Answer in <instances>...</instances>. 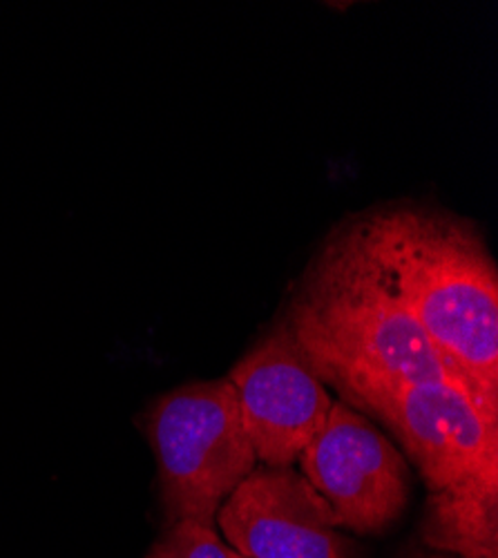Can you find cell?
Segmentation results:
<instances>
[{"label": "cell", "mask_w": 498, "mask_h": 558, "mask_svg": "<svg viewBox=\"0 0 498 558\" xmlns=\"http://www.w3.org/2000/svg\"><path fill=\"white\" fill-rule=\"evenodd\" d=\"M231 558H246V556H242V554H238L235 549H233V554H231Z\"/></svg>", "instance_id": "obj_11"}, {"label": "cell", "mask_w": 498, "mask_h": 558, "mask_svg": "<svg viewBox=\"0 0 498 558\" xmlns=\"http://www.w3.org/2000/svg\"><path fill=\"white\" fill-rule=\"evenodd\" d=\"M353 226L436 351L498 413V270L478 230L425 206Z\"/></svg>", "instance_id": "obj_2"}, {"label": "cell", "mask_w": 498, "mask_h": 558, "mask_svg": "<svg viewBox=\"0 0 498 558\" xmlns=\"http://www.w3.org/2000/svg\"><path fill=\"white\" fill-rule=\"evenodd\" d=\"M423 538L454 558H498V472L432 492Z\"/></svg>", "instance_id": "obj_8"}, {"label": "cell", "mask_w": 498, "mask_h": 558, "mask_svg": "<svg viewBox=\"0 0 498 558\" xmlns=\"http://www.w3.org/2000/svg\"><path fill=\"white\" fill-rule=\"evenodd\" d=\"M297 462L302 476L329 502L338 527L376 534L402 514L410 498L402 453L344 400L333 402L325 427Z\"/></svg>", "instance_id": "obj_5"}, {"label": "cell", "mask_w": 498, "mask_h": 558, "mask_svg": "<svg viewBox=\"0 0 498 558\" xmlns=\"http://www.w3.org/2000/svg\"><path fill=\"white\" fill-rule=\"evenodd\" d=\"M161 496L174 521L212 527L221 505L257 470L229 378L177 387L148 413Z\"/></svg>", "instance_id": "obj_3"}, {"label": "cell", "mask_w": 498, "mask_h": 558, "mask_svg": "<svg viewBox=\"0 0 498 558\" xmlns=\"http://www.w3.org/2000/svg\"><path fill=\"white\" fill-rule=\"evenodd\" d=\"M246 558H349L329 502L291 468H257L217 514Z\"/></svg>", "instance_id": "obj_7"}, {"label": "cell", "mask_w": 498, "mask_h": 558, "mask_svg": "<svg viewBox=\"0 0 498 558\" xmlns=\"http://www.w3.org/2000/svg\"><path fill=\"white\" fill-rule=\"evenodd\" d=\"M380 421L412 456L429 492L498 472V417L463 387L404 383L372 387L344 400Z\"/></svg>", "instance_id": "obj_4"}, {"label": "cell", "mask_w": 498, "mask_h": 558, "mask_svg": "<svg viewBox=\"0 0 498 558\" xmlns=\"http://www.w3.org/2000/svg\"><path fill=\"white\" fill-rule=\"evenodd\" d=\"M217 532L195 521H174L170 532L155 545L148 558H231Z\"/></svg>", "instance_id": "obj_9"}, {"label": "cell", "mask_w": 498, "mask_h": 558, "mask_svg": "<svg viewBox=\"0 0 498 558\" xmlns=\"http://www.w3.org/2000/svg\"><path fill=\"white\" fill-rule=\"evenodd\" d=\"M418 558H454V556H418Z\"/></svg>", "instance_id": "obj_10"}, {"label": "cell", "mask_w": 498, "mask_h": 558, "mask_svg": "<svg viewBox=\"0 0 498 558\" xmlns=\"http://www.w3.org/2000/svg\"><path fill=\"white\" fill-rule=\"evenodd\" d=\"M264 468H291L325 427L333 400L289 324L266 333L229 376Z\"/></svg>", "instance_id": "obj_6"}, {"label": "cell", "mask_w": 498, "mask_h": 558, "mask_svg": "<svg viewBox=\"0 0 498 558\" xmlns=\"http://www.w3.org/2000/svg\"><path fill=\"white\" fill-rule=\"evenodd\" d=\"M287 324L340 400L372 387L449 383L498 417L423 333L353 223L306 270Z\"/></svg>", "instance_id": "obj_1"}]
</instances>
